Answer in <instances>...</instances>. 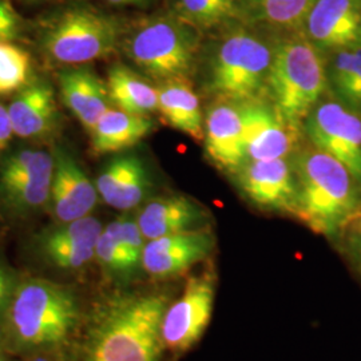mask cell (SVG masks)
Instances as JSON below:
<instances>
[{"instance_id":"obj_1","label":"cell","mask_w":361,"mask_h":361,"mask_svg":"<svg viewBox=\"0 0 361 361\" xmlns=\"http://www.w3.org/2000/svg\"><path fill=\"white\" fill-rule=\"evenodd\" d=\"M297 195L293 216L310 231L336 240L361 210V186L332 155L313 147L298 153L293 162Z\"/></svg>"},{"instance_id":"obj_2","label":"cell","mask_w":361,"mask_h":361,"mask_svg":"<svg viewBox=\"0 0 361 361\" xmlns=\"http://www.w3.org/2000/svg\"><path fill=\"white\" fill-rule=\"evenodd\" d=\"M166 310L161 295L121 297L94 328L86 361H158Z\"/></svg>"},{"instance_id":"obj_3","label":"cell","mask_w":361,"mask_h":361,"mask_svg":"<svg viewBox=\"0 0 361 361\" xmlns=\"http://www.w3.org/2000/svg\"><path fill=\"white\" fill-rule=\"evenodd\" d=\"M123 27L116 16L87 3H73L39 26V49L54 63L83 66L111 56L121 47Z\"/></svg>"},{"instance_id":"obj_4","label":"cell","mask_w":361,"mask_h":361,"mask_svg":"<svg viewBox=\"0 0 361 361\" xmlns=\"http://www.w3.org/2000/svg\"><path fill=\"white\" fill-rule=\"evenodd\" d=\"M121 49L145 77L164 83L188 79L198 58L200 39L178 16L158 15L123 31Z\"/></svg>"},{"instance_id":"obj_5","label":"cell","mask_w":361,"mask_h":361,"mask_svg":"<svg viewBox=\"0 0 361 361\" xmlns=\"http://www.w3.org/2000/svg\"><path fill=\"white\" fill-rule=\"evenodd\" d=\"M326 82L322 56L310 40H285L273 49L268 89L276 110L297 129L319 104Z\"/></svg>"},{"instance_id":"obj_6","label":"cell","mask_w":361,"mask_h":361,"mask_svg":"<svg viewBox=\"0 0 361 361\" xmlns=\"http://www.w3.org/2000/svg\"><path fill=\"white\" fill-rule=\"evenodd\" d=\"M8 319L16 344L27 348L55 345L77 324V298L62 285L30 280L16 289Z\"/></svg>"},{"instance_id":"obj_7","label":"cell","mask_w":361,"mask_h":361,"mask_svg":"<svg viewBox=\"0 0 361 361\" xmlns=\"http://www.w3.org/2000/svg\"><path fill=\"white\" fill-rule=\"evenodd\" d=\"M273 50L255 34L233 31L224 39L209 66V89L219 98L245 104L268 87Z\"/></svg>"},{"instance_id":"obj_8","label":"cell","mask_w":361,"mask_h":361,"mask_svg":"<svg viewBox=\"0 0 361 361\" xmlns=\"http://www.w3.org/2000/svg\"><path fill=\"white\" fill-rule=\"evenodd\" d=\"M54 157L40 149H19L0 164V198L18 213L50 202Z\"/></svg>"},{"instance_id":"obj_9","label":"cell","mask_w":361,"mask_h":361,"mask_svg":"<svg viewBox=\"0 0 361 361\" xmlns=\"http://www.w3.org/2000/svg\"><path fill=\"white\" fill-rule=\"evenodd\" d=\"M313 147L332 155L361 186V118L343 104H319L304 121Z\"/></svg>"},{"instance_id":"obj_10","label":"cell","mask_w":361,"mask_h":361,"mask_svg":"<svg viewBox=\"0 0 361 361\" xmlns=\"http://www.w3.org/2000/svg\"><path fill=\"white\" fill-rule=\"evenodd\" d=\"M216 280L209 271L188 280L183 293L164 314L162 341L171 352H186L198 343L210 323Z\"/></svg>"},{"instance_id":"obj_11","label":"cell","mask_w":361,"mask_h":361,"mask_svg":"<svg viewBox=\"0 0 361 361\" xmlns=\"http://www.w3.org/2000/svg\"><path fill=\"white\" fill-rule=\"evenodd\" d=\"M233 176L238 190L255 207L293 214L296 174L293 165L285 158L247 161Z\"/></svg>"},{"instance_id":"obj_12","label":"cell","mask_w":361,"mask_h":361,"mask_svg":"<svg viewBox=\"0 0 361 361\" xmlns=\"http://www.w3.org/2000/svg\"><path fill=\"white\" fill-rule=\"evenodd\" d=\"M216 237L207 228L146 241L142 268L157 279L180 276L205 261L214 250Z\"/></svg>"},{"instance_id":"obj_13","label":"cell","mask_w":361,"mask_h":361,"mask_svg":"<svg viewBox=\"0 0 361 361\" xmlns=\"http://www.w3.org/2000/svg\"><path fill=\"white\" fill-rule=\"evenodd\" d=\"M52 157L50 204L55 219L65 224L89 217L99 197L97 185L63 146H56Z\"/></svg>"},{"instance_id":"obj_14","label":"cell","mask_w":361,"mask_h":361,"mask_svg":"<svg viewBox=\"0 0 361 361\" xmlns=\"http://www.w3.org/2000/svg\"><path fill=\"white\" fill-rule=\"evenodd\" d=\"M245 162L285 158L295 147L297 128L276 110L261 102L240 104Z\"/></svg>"},{"instance_id":"obj_15","label":"cell","mask_w":361,"mask_h":361,"mask_svg":"<svg viewBox=\"0 0 361 361\" xmlns=\"http://www.w3.org/2000/svg\"><path fill=\"white\" fill-rule=\"evenodd\" d=\"M310 42L325 50L361 46V0H316L307 18Z\"/></svg>"},{"instance_id":"obj_16","label":"cell","mask_w":361,"mask_h":361,"mask_svg":"<svg viewBox=\"0 0 361 361\" xmlns=\"http://www.w3.org/2000/svg\"><path fill=\"white\" fill-rule=\"evenodd\" d=\"M95 185L104 202L118 210H130L142 204L153 186L147 165L135 153L111 158L101 170Z\"/></svg>"},{"instance_id":"obj_17","label":"cell","mask_w":361,"mask_h":361,"mask_svg":"<svg viewBox=\"0 0 361 361\" xmlns=\"http://www.w3.org/2000/svg\"><path fill=\"white\" fill-rule=\"evenodd\" d=\"M204 142L207 157L221 170L233 176L245 164L240 104L225 101L207 110Z\"/></svg>"},{"instance_id":"obj_18","label":"cell","mask_w":361,"mask_h":361,"mask_svg":"<svg viewBox=\"0 0 361 361\" xmlns=\"http://www.w3.org/2000/svg\"><path fill=\"white\" fill-rule=\"evenodd\" d=\"M207 207L183 194L162 195L149 201L137 222L146 241L177 233L207 228Z\"/></svg>"},{"instance_id":"obj_19","label":"cell","mask_w":361,"mask_h":361,"mask_svg":"<svg viewBox=\"0 0 361 361\" xmlns=\"http://www.w3.org/2000/svg\"><path fill=\"white\" fill-rule=\"evenodd\" d=\"M102 231V224L90 216L61 224L42 237V253L61 269H79L95 257V246Z\"/></svg>"},{"instance_id":"obj_20","label":"cell","mask_w":361,"mask_h":361,"mask_svg":"<svg viewBox=\"0 0 361 361\" xmlns=\"http://www.w3.org/2000/svg\"><path fill=\"white\" fill-rule=\"evenodd\" d=\"M59 90L66 107L89 133L111 109L106 82L87 66H70L61 71Z\"/></svg>"},{"instance_id":"obj_21","label":"cell","mask_w":361,"mask_h":361,"mask_svg":"<svg viewBox=\"0 0 361 361\" xmlns=\"http://www.w3.org/2000/svg\"><path fill=\"white\" fill-rule=\"evenodd\" d=\"M8 113L16 137L40 140L50 135L58 123L54 89L46 82H32L16 94Z\"/></svg>"},{"instance_id":"obj_22","label":"cell","mask_w":361,"mask_h":361,"mask_svg":"<svg viewBox=\"0 0 361 361\" xmlns=\"http://www.w3.org/2000/svg\"><path fill=\"white\" fill-rule=\"evenodd\" d=\"M157 91L158 111L165 122L195 141H204L205 118L200 98L188 79L159 83Z\"/></svg>"},{"instance_id":"obj_23","label":"cell","mask_w":361,"mask_h":361,"mask_svg":"<svg viewBox=\"0 0 361 361\" xmlns=\"http://www.w3.org/2000/svg\"><path fill=\"white\" fill-rule=\"evenodd\" d=\"M153 129L150 116L109 109L90 133L91 150L97 155L122 153L141 142Z\"/></svg>"},{"instance_id":"obj_24","label":"cell","mask_w":361,"mask_h":361,"mask_svg":"<svg viewBox=\"0 0 361 361\" xmlns=\"http://www.w3.org/2000/svg\"><path fill=\"white\" fill-rule=\"evenodd\" d=\"M107 90L116 109L137 116H150L158 111V91L146 78L121 63L107 73Z\"/></svg>"},{"instance_id":"obj_25","label":"cell","mask_w":361,"mask_h":361,"mask_svg":"<svg viewBox=\"0 0 361 361\" xmlns=\"http://www.w3.org/2000/svg\"><path fill=\"white\" fill-rule=\"evenodd\" d=\"M326 79L340 102L361 113V46L337 50L326 70Z\"/></svg>"},{"instance_id":"obj_26","label":"cell","mask_w":361,"mask_h":361,"mask_svg":"<svg viewBox=\"0 0 361 361\" xmlns=\"http://www.w3.org/2000/svg\"><path fill=\"white\" fill-rule=\"evenodd\" d=\"M31 54L13 42H0V97L19 92L32 83Z\"/></svg>"},{"instance_id":"obj_27","label":"cell","mask_w":361,"mask_h":361,"mask_svg":"<svg viewBox=\"0 0 361 361\" xmlns=\"http://www.w3.org/2000/svg\"><path fill=\"white\" fill-rule=\"evenodd\" d=\"M178 18L200 28L229 22L237 13L235 0H174Z\"/></svg>"},{"instance_id":"obj_28","label":"cell","mask_w":361,"mask_h":361,"mask_svg":"<svg viewBox=\"0 0 361 361\" xmlns=\"http://www.w3.org/2000/svg\"><path fill=\"white\" fill-rule=\"evenodd\" d=\"M95 257L106 271L116 276H130L140 268V265L130 257L121 238L116 219L109 224L101 233L95 246Z\"/></svg>"},{"instance_id":"obj_29","label":"cell","mask_w":361,"mask_h":361,"mask_svg":"<svg viewBox=\"0 0 361 361\" xmlns=\"http://www.w3.org/2000/svg\"><path fill=\"white\" fill-rule=\"evenodd\" d=\"M316 0H262L267 19L273 25L292 28L307 20Z\"/></svg>"},{"instance_id":"obj_30","label":"cell","mask_w":361,"mask_h":361,"mask_svg":"<svg viewBox=\"0 0 361 361\" xmlns=\"http://www.w3.org/2000/svg\"><path fill=\"white\" fill-rule=\"evenodd\" d=\"M336 241L341 244L345 257L361 277V210L349 219Z\"/></svg>"},{"instance_id":"obj_31","label":"cell","mask_w":361,"mask_h":361,"mask_svg":"<svg viewBox=\"0 0 361 361\" xmlns=\"http://www.w3.org/2000/svg\"><path fill=\"white\" fill-rule=\"evenodd\" d=\"M25 22L10 0H0V42H15L22 37Z\"/></svg>"},{"instance_id":"obj_32","label":"cell","mask_w":361,"mask_h":361,"mask_svg":"<svg viewBox=\"0 0 361 361\" xmlns=\"http://www.w3.org/2000/svg\"><path fill=\"white\" fill-rule=\"evenodd\" d=\"M13 135L15 133H13L8 107L0 104V155L3 154V152L7 149Z\"/></svg>"},{"instance_id":"obj_33","label":"cell","mask_w":361,"mask_h":361,"mask_svg":"<svg viewBox=\"0 0 361 361\" xmlns=\"http://www.w3.org/2000/svg\"><path fill=\"white\" fill-rule=\"evenodd\" d=\"M109 4L113 6H122V7H129V6H135V7H143L150 4L153 0H104Z\"/></svg>"},{"instance_id":"obj_34","label":"cell","mask_w":361,"mask_h":361,"mask_svg":"<svg viewBox=\"0 0 361 361\" xmlns=\"http://www.w3.org/2000/svg\"><path fill=\"white\" fill-rule=\"evenodd\" d=\"M11 276L8 271L0 264V286H7V288H11Z\"/></svg>"},{"instance_id":"obj_35","label":"cell","mask_w":361,"mask_h":361,"mask_svg":"<svg viewBox=\"0 0 361 361\" xmlns=\"http://www.w3.org/2000/svg\"><path fill=\"white\" fill-rule=\"evenodd\" d=\"M10 290L11 288H7V286H0V308L6 304L7 298L10 296Z\"/></svg>"},{"instance_id":"obj_36","label":"cell","mask_w":361,"mask_h":361,"mask_svg":"<svg viewBox=\"0 0 361 361\" xmlns=\"http://www.w3.org/2000/svg\"><path fill=\"white\" fill-rule=\"evenodd\" d=\"M28 3H37V1H43V0H26Z\"/></svg>"},{"instance_id":"obj_37","label":"cell","mask_w":361,"mask_h":361,"mask_svg":"<svg viewBox=\"0 0 361 361\" xmlns=\"http://www.w3.org/2000/svg\"><path fill=\"white\" fill-rule=\"evenodd\" d=\"M32 361H47L46 359H43V357H38V359H35V360Z\"/></svg>"},{"instance_id":"obj_38","label":"cell","mask_w":361,"mask_h":361,"mask_svg":"<svg viewBox=\"0 0 361 361\" xmlns=\"http://www.w3.org/2000/svg\"><path fill=\"white\" fill-rule=\"evenodd\" d=\"M0 338H1V329H0ZM3 360L1 359V350H0V361Z\"/></svg>"}]
</instances>
